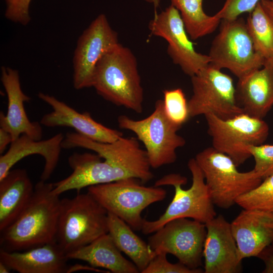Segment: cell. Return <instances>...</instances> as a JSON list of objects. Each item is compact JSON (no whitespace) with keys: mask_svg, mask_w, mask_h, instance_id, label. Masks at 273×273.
I'll use <instances>...</instances> for the list:
<instances>
[{"mask_svg":"<svg viewBox=\"0 0 273 273\" xmlns=\"http://www.w3.org/2000/svg\"><path fill=\"white\" fill-rule=\"evenodd\" d=\"M80 146L97 154L75 153L70 156L68 162L72 172L53 183L54 194L60 196L73 190L79 193L85 187L127 177L144 184L154 177L146 152L138 139L122 136L112 143H101L83 137Z\"/></svg>","mask_w":273,"mask_h":273,"instance_id":"6da1fadb","label":"cell"},{"mask_svg":"<svg viewBox=\"0 0 273 273\" xmlns=\"http://www.w3.org/2000/svg\"><path fill=\"white\" fill-rule=\"evenodd\" d=\"M53 183L40 180L18 217L1 233V248L21 251L56 242L61 200L53 192Z\"/></svg>","mask_w":273,"mask_h":273,"instance_id":"7a4b0ae2","label":"cell"},{"mask_svg":"<svg viewBox=\"0 0 273 273\" xmlns=\"http://www.w3.org/2000/svg\"><path fill=\"white\" fill-rule=\"evenodd\" d=\"M92 87L105 100L136 113L142 112L144 92L137 60L129 48L120 43L98 62Z\"/></svg>","mask_w":273,"mask_h":273,"instance_id":"3957f363","label":"cell"},{"mask_svg":"<svg viewBox=\"0 0 273 273\" xmlns=\"http://www.w3.org/2000/svg\"><path fill=\"white\" fill-rule=\"evenodd\" d=\"M188 167L192 176V185L188 189L181 187L187 183V178L179 174H167L155 182V187L173 186L174 195L164 213L157 219H145L141 230L143 234L154 233L176 218H192L206 223L217 215L203 173L194 158L189 160Z\"/></svg>","mask_w":273,"mask_h":273,"instance_id":"277c9868","label":"cell"},{"mask_svg":"<svg viewBox=\"0 0 273 273\" xmlns=\"http://www.w3.org/2000/svg\"><path fill=\"white\" fill-rule=\"evenodd\" d=\"M108 212L88 192L61 200L56 243L65 253L108 233Z\"/></svg>","mask_w":273,"mask_h":273,"instance_id":"5b68a950","label":"cell"},{"mask_svg":"<svg viewBox=\"0 0 273 273\" xmlns=\"http://www.w3.org/2000/svg\"><path fill=\"white\" fill-rule=\"evenodd\" d=\"M194 158L203 173L214 205L221 208L232 207L239 197L262 180L253 169L239 171L231 157L212 147L199 152Z\"/></svg>","mask_w":273,"mask_h":273,"instance_id":"8992f818","label":"cell"},{"mask_svg":"<svg viewBox=\"0 0 273 273\" xmlns=\"http://www.w3.org/2000/svg\"><path fill=\"white\" fill-rule=\"evenodd\" d=\"M139 179L127 177L94 185L87 192L108 213L118 216L133 230L141 231L145 220L142 212L149 205L163 200L166 191L160 187H146Z\"/></svg>","mask_w":273,"mask_h":273,"instance_id":"52a82bcc","label":"cell"},{"mask_svg":"<svg viewBox=\"0 0 273 273\" xmlns=\"http://www.w3.org/2000/svg\"><path fill=\"white\" fill-rule=\"evenodd\" d=\"M117 121L120 128L132 131L143 143L151 168L174 163L177 149L186 144L184 138L177 133L181 127L166 116L163 100L156 102L153 112L145 118L134 120L123 115Z\"/></svg>","mask_w":273,"mask_h":273,"instance_id":"ba28073f","label":"cell"},{"mask_svg":"<svg viewBox=\"0 0 273 273\" xmlns=\"http://www.w3.org/2000/svg\"><path fill=\"white\" fill-rule=\"evenodd\" d=\"M208 56L210 64L220 70H229L238 79L261 68L265 62L255 50L246 22L239 17L221 20Z\"/></svg>","mask_w":273,"mask_h":273,"instance_id":"9c48e42d","label":"cell"},{"mask_svg":"<svg viewBox=\"0 0 273 273\" xmlns=\"http://www.w3.org/2000/svg\"><path fill=\"white\" fill-rule=\"evenodd\" d=\"M204 116L212 147L231 157L237 166L251 157L245 147L262 144L268 134V126L262 119L245 113L225 119L212 113Z\"/></svg>","mask_w":273,"mask_h":273,"instance_id":"30bf717a","label":"cell"},{"mask_svg":"<svg viewBox=\"0 0 273 273\" xmlns=\"http://www.w3.org/2000/svg\"><path fill=\"white\" fill-rule=\"evenodd\" d=\"M191 77L190 117L212 113L225 119L244 113L238 103L232 78L220 69L209 64Z\"/></svg>","mask_w":273,"mask_h":273,"instance_id":"8fae6325","label":"cell"},{"mask_svg":"<svg viewBox=\"0 0 273 273\" xmlns=\"http://www.w3.org/2000/svg\"><path fill=\"white\" fill-rule=\"evenodd\" d=\"M154 233L149 237L148 244L155 254L169 253L189 268H200L207 233L205 223L178 218L168 221Z\"/></svg>","mask_w":273,"mask_h":273,"instance_id":"7c38bea8","label":"cell"},{"mask_svg":"<svg viewBox=\"0 0 273 273\" xmlns=\"http://www.w3.org/2000/svg\"><path fill=\"white\" fill-rule=\"evenodd\" d=\"M148 28L151 34L164 39L167 52L174 64L192 77L211 62L209 56L197 52L186 31L179 11L170 5L159 14H155Z\"/></svg>","mask_w":273,"mask_h":273,"instance_id":"4fadbf2b","label":"cell"},{"mask_svg":"<svg viewBox=\"0 0 273 273\" xmlns=\"http://www.w3.org/2000/svg\"><path fill=\"white\" fill-rule=\"evenodd\" d=\"M119 42L117 32L103 14L98 15L79 37L74 51L73 86L76 89L92 86L96 65L108 51Z\"/></svg>","mask_w":273,"mask_h":273,"instance_id":"5bb4252c","label":"cell"},{"mask_svg":"<svg viewBox=\"0 0 273 273\" xmlns=\"http://www.w3.org/2000/svg\"><path fill=\"white\" fill-rule=\"evenodd\" d=\"M203 256L205 273H238L242 270L231 224L221 215L207 222Z\"/></svg>","mask_w":273,"mask_h":273,"instance_id":"9a60e30c","label":"cell"},{"mask_svg":"<svg viewBox=\"0 0 273 273\" xmlns=\"http://www.w3.org/2000/svg\"><path fill=\"white\" fill-rule=\"evenodd\" d=\"M38 98L50 105L51 112L43 115L40 124L47 127L66 126L90 140L101 143H112L123 133L96 121L88 112H79L53 96L39 93Z\"/></svg>","mask_w":273,"mask_h":273,"instance_id":"2e32d148","label":"cell"},{"mask_svg":"<svg viewBox=\"0 0 273 273\" xmlns=\"http://www.w3.org/2000/svg\"><path fill=\"white\" fill-rule=\"evenodd\" d=\"M1 80L8 98L7 114L0 113L1 128L10 133L13 141L23 134L36 140H41L42 129L40 124L31 122L25 110L24 103L30 98L21 89L19 72L3 66Z\"/></svg>","mask_w":273,"mask_h":273,"instance_id":"e0dca14e","label":"cell"},{"mask_svg":"<svg viewBox=\"0 0 273 273\" xmlns=\"http://www.w3.org/2000/svg\"><path fill=\"white\" fill-rule=\"evenodd\" d=\"M231 224L239 257H257L273 243V214L254 209H243Z\"/></svg>","mask_w":273,"mask_h":273,"instance_id":"ac0fdd59","label":"cell"},{"mask_svg":"<svg viewBox=\"0 0 273 273\" xmlns=\"http://www.w3.org/2000/svg\"><path fill=\"white\" fill-rule=\"evenodd\" d=\"M238 103L243 112L262 119L273 106V59L239 78L236 87Z\"/></svg>","mask_w":273,"mask_h":273,"instance_id":"d6986e66","label":"cell"},{"mask_svg":"<svg viewBox=\"0 0 273 273\" xmlns=\"http://www.w3.org/2000/svg\"><path fill=\"white\" fill-rule=\"evenodd\" d=\"M64 137L62 133H59L47 140H36L26 134L21 135L12 142L7 152L0 157V179L18 161L29 155L36 154L44 159L40 180L47 181L57 166Z\"/></svg>","mask_w":273,"mask_h":273,"instance_id":"ffe728a7","label":"cell"},{"mask_svg":"<svg viewBox=\"0 0 273 273\" xmlns=\"http://www.w3.org/2000/svg\"><path fill=\"white\" fill-rule=\"evenodd\" d=\"M68 260L56 242L21 251L0 249V261L19 273H66Z\"/></svg>","mask_w":273,"mask_h":273,"instance_id":"44dd1931","label":"cell"},{"mask_svg":"<svg viewBox=\"0 0 273 273\" xmlns=\"http://www.w3.org/2000/svg\"><path fill=\"white\" fill-rule=\"evenodd\" d=\"M34 189L25 169L11 170L0 179V232L20 214L30 200Z\"/></svg>","mask_w":273,"mask_h":273,"instance_id":"7402d4cb","label":"cell"},{"mask_svg":"<svg viewBox=\"0 0 273 273\" xmlns=\"http://www.w3.org/2000/svg\"><path fill=\"white\" fill-rule=\"evenodd\" d=\"M66 257L68 259L85 261L92 266L104 268L110 272H140L132 262L124 257L108 233L67 254Z\"/></svg>","mask_w":273,"mask_h":273,"instance_id":"603a6c76","label":"cell"},{"mask_svg":"<svg viewBox=\"0 0 273 273\" xmlns=\"http://www.w3.org/2000/svg\"><path fill=\"white\" fill-rule=\"evenodd\" d=\"M108 231L119 250L142 272L155 255L148 244L138 236L124 220L110 213H108Z\"/></svg>","mask_w":273,"mask_h":273,"instance_id":"cb8c5ba5","label":"cell"},{"mask_svg":"<svg viewBox=\"0 0 273 273\" xmlns=\"http://www.w3.org/2000/svg\"><path fill=\"white\" fill-rule=\"evenodd\" d=\"M178 10L191 39L196 40L213 33L221 21L209 16L203 8V0H170Z\"/></svg>","mask_w":273,"mask_h":273,"instance_id":"d4e9b609","label":"cell"},{"mask_svg":"<svg viewBox=\"0 0 273 273\" xmlns=\"http://www.w3.org/2000/svg\"><path fill=\"white\" fill-rule=\"evenodd\" d=\"M246 24L256 52L265 60L273 59V18L258 4Z\"/></svg>","mask_w":273,"mask_h":273,"instance_id":"484cf974","label":"cell"},{"mask_svg":"<svg viewBox=\"0 0 273 273\" xmlns=\"http://www.w3.org/2000/svg\"><path fill=\"white\" fill-rule=\"evenodd\" d=\"M251 191L239 197L236 204L243 209H254L273 214V174Z\"/></svg>","mask_w":273,"mask_h":273,"instance_id":"4316f807","label":"cell"},{"mask_svg":"<svg viewBox=\"0 0 273 273\" xmlns=\"http://www.w3.org/2000/svg\"><path fill=\"white\" fill-rule=\"evenodd\" d=\"M163 93L166 116L173 123L181 127L190 118L188 102L183 90L177 88L166 89Z\"/></svg>","mask_w":273,"mask_h":273,"instance_id":"83f0119b","label":"cell"},{"mask_svg":"<svg viewBox=\"0 0 273 273\" xmlns=\"http://www.w3.org/2000/svg\"><path fill=\"white\" fill-rule=\"evenodd\" d=\"M245 150L253 157V169L262 180L273 174V145H249Z\"/></svg>","mask_w":273,"mask_h":273,"instance_id":"f1b7e54d","label":"cell"},{"mask_svg":"<svg viewBox=\"0 0 273 273\" xmlns=\"http://www.w3.org/2000/svg\"><path fill=\"white\" fill-rule=\"evenodd\" d=\"M165 253L155 254L148 266L141 273H201V268L191 269L178 262L172 263L169 262Z\"/></svg>","mask_w":273,"mask_h":273,"instance_id":"f546056e","label":"cell"},{"mask_svg":"<svg viewBox=\"0 0 273 273\" xmlns=\"http://www.w3.org/2000/svg\"><path fill=\"white\" fill-rule=\"evenodd\" d=\"M261 0H225L222 8L215 15L219 19L234 20L245 13H251Z\"/></svg>","mask_w":273,"mask_h":273,"instance_id":"4dcf8cb0","label":"cell"},{"mask_svg":"<svg viewBox=\"0 0 273 273\" xmlns=\"http://www.w3.org/2000/svg\"><path fill=\"white\" fill-rule=\"evenodd\" d=\"M6 8V18L14 23L23 25L30 21L29 6L31 0H4Z\"/></svg>","mask_w":273,"mask_h":273,"instance_id":"1f68e13d","label":"cell"},{"mask_svg":"<svg viewBox=\"0 0 273 273\" xmlns=\"http://www.w3.org/2000/svg\"><path fill=\"white\" fill-rule=\"evenodd\" d=\"M264 264L263 273H273V243L267 246L257 256Z\"/></svg>","mask_w":273,"mask_h":273,"instance_id":"d6a6232c","label":"cell"},{"mask_svg":"<svg viewBox=\"0 0 273 273\" xmlns=\"http://www.w3.org/2000/svg\"><path fill=\"white\" fill-rule=\"evenodd\" d=\"M13 139L10 133L2 128H0V154H3L8 145L11 144Z\"/></svg>","mask_w":273,"mask_h":273,"instance_id":"836d02e7","label":"cell"},{"mask_svg":"<svg viewBox=\"0 0 273 273\" xmlns=\"http://www.w3.org/2000/svg\"><path fill=\"white\" fill-rule=\"evenodd\" d=\"M89 270L98 272H110L109 271H105L98 268H96L92 266H88L80 264H75L73 265L69 266L66 273H71L79 270Z\"/></svg>","mask_w":273,"mask_h":273,"instance_id":"e575fe53","label":"cell"},{"mask_svg":"<svg viewBox=\"0 0 273 273\" xmlns=\"http://www.w3.org/2000/svg\"><path fill=\"white\" fill-rule=\"evenodd\" d=\"M261 4L265 11L273 18V5L270 0H261Z\"/></svg>","mask_w":273,"mask_h":273,"instance_id":"d590c367","label":"cell"},{"mask_svg":"<svg viewBox=\"0 0 273 273\" xmlns=\"http://www.w3.org/2000/svg\"><path fill=\"white\" fill-rule=\"evenodd\" d=\"M11 271V269L6 264L0 261V273H8Z\"/></svg>","mask_w":273,"mask_h":273,"instance_id":"8d00e7d4","label":"cell"},{"mask_svg":"<svg viewBox=\"0 0 273 273\" xmlns=\"http://www.w3.org/2000/svg\"><path fill=\"white\" fill-rule=\"evenodd\" d=\"M147 3L152 4L154 7V9L156 10L160 5L161 0H144Z\"/></svg>","mask_w":273,"mask_h":273,"instance_id":"74e56055","label":"cell"},{"mask_svg":"<svg viewBox=\"0 0 273 273\" xmlns=\"http://www.w3.org/2000/svg\"><path fill=\"white\" fill-rule=\"evenodd\" d=\"M272 4L273 5V0H270Z\"/></svg>","mask_w":273,"mask_h":273,"instance_id":"f35d334b","label":"cell"}]
</instances>
